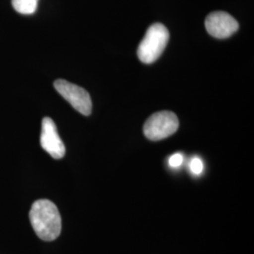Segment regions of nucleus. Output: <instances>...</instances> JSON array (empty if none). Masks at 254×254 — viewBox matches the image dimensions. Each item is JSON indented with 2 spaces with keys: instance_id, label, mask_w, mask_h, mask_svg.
I'll list each match as a JSON object with an SVG mask.
<instances>
[{
  "instance_id": "obj_1",
  "label": "nucleus",
  "mask_w": 254,
  "mask_h": 254,
  "mask_svg": "<svg viewBox=\"0 0 254 254\" xmlns=\"http://www.w3.org/2000/svg\"><path fill=\"white\" fill-rule=\"evenodd\" d=\"M29 220L37 236L44 241H53L62 232V217L53 201L38 200L29 211Z\"/></svg>"
},
{
  "instance_id": "obj_2",
  "label": "nucleus",
  "mask_w": 254,
  "mask_h": 254,
  "mask_svg": "<svg viewBox=\"0 0 254 254\" xmlns=\"http://www.w3.org/2000/svg\"><path fill=\"white\" fill-rule=\"evenodd\" d=\"M169 39V30L163 24L155 23L150 26L137 47L136 53L140 62L150 64L158 60L168 45Z\"/></svg>"
},
{
  "instance_id": "obj_3",
  "label": "nucleus",
  "mask_w": 254,
  "mask_h": 254,
  "mask_svg": "<svg viewBox=\"0 0 254 254\" xmlns=\"http://www.w3.org/2000/svg\"><path fill=\"white\" fill-rule=\"evenodd\" d=\"M179 127V120L172 111H160L150 116L143 127V133L150 140L157 141L173 135Z\"/></svg>"
},
{
  "instance_id": "obj_4",
  "label": "nucleus",
  "mask_w": 254,
  "mask_h": 254,
  "mask_svg": "<svg viewBox=\"0 0 254 254\" xmlns=\"http://www.w3.org/2000/svg\"><path fill=\"white\" fill-rule=\"evenodd\" d=\"M54 87L64 99L82 115L89 116L91 114L92 109L91 96L85 89L64 79L56 80Z\"/></svg>"
},
{
  "instance_id": "obj_5",
  "label": "nucleus",
  "mask_w": 254,
  "mask_h": 254,
  "mask_svg": "<svg viewBox=\"0 0 254 254\" xmlns=\"http://www.w3.org/2000/svg\"><path fill=\"white\" fill-rule=\"evenodd\" d=\"M205 28L211 36L226 39L238 30L239 24L231 14L225 11L211 12L205 19Z\"/></svg>"
},
{
  "instance_id": "obj_6",
  "label": "nucleus",
  "mask_w": 254,
  "mask_h": 254,
  "mask_svg": "<svg viewBox=\"0 0 254 254\" xmlns=\"http://www.w3.org/2000/svg\"><path fill=\"white\" fill-rule=\"evenodd\" d=\"M41 146L55 159H61L65 154V146L59 136L54 121L49 117H45L42 122Z\"/></svg>"
},
{
  "instance_id": "obj_7",
  "label": "nucleus",
  "mask_w": 254,
  "mask_h": 254,
  "mask_svg": "<svg viewBox=\"0 0 254 254\" xmlns=\"http://www.w3.org/2000/svg\"><path fill=\"white\" fill-rule=\"evenodd\" d=\"M39 0H11L12 7L21 14H32L36 11Z\"/></svg>"
},
{
  "instance_id": "obj_8",
  "label": "nucleus",
  "mask_w": 254,
  "mask_h": 254,
  "mask_svg": "<svg viewBox=\"0 0 254 254\" xmlns=\"http://www.w3.org/2000/svg\"><path fill=\"white\" fill-rule=\"evenodd\" d=\"M191 173L195 175H200L203 171V163L200 157H193L190 164Z\"/></svg>"
},
{
  "instance_id": "obj_9",
  "label": "nucleus",
  "mask_w": 254,
  "mask_h": 254,
  "mask_svg": "<svg viewBox=\"0 0 254 254\" xmlns=\"http://www.w3.org/2000/svg\"><path fill=\"white\" fill-rule=\"evenodd\" d=\"M184 161V156L183 154L180 153H177V154H174L170 157L169 159V165L172 167V168H178L181 166L182 163Z\"/></svg>"
}]
</instances>
